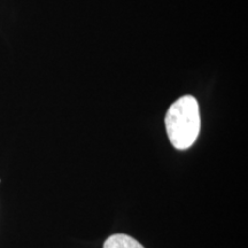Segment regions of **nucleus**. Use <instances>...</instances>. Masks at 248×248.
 <instances>
[{"mask_svg":"<svg viewBox=\"0 0 248 248\" xmlns=\"http://www.w3.org/2000/svg\"><path fill=\"white\" fill-rule=\"evenodd\" d=\"M166 130L172 146L187 150L200 132L199 105L191 95L179 98L170 106L166 115Z\"/></svg>","mask_w":248,"mask_h":248,"instance_id":"nucleus-1","label":"nucleus"},{"mask_svg":"<svg viewBox=\"0 0 248 248\" xmlns=\"http://www.w3.org/2000/svg\"><path fill=\"white\" fill-rule=\"evenodd\" d=\"M104 248H145L140 243L126 234H114L106 239Z\"/></svg>","mask_w":248,"mask_h":248,"instance_id":"nucleus-2","label":"nucleus"}]
</instances>
